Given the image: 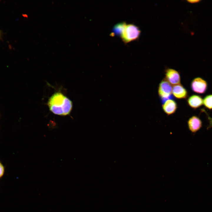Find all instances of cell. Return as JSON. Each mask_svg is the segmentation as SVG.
I'll use <instances>...</instances> for the list:
<instances>
[{
	"mask_svg": "<svg viewBox=\"0 0 212 212\" xmlns=\"http://www.w3.org/2000/svg\"><path fill=\"white\" fill-rule=\"evenodd\" d=\"M47 105L53 113L61 116L69 115L73 106L72 101L60 92L55 93L50 97Z\"/></svg>",
	"mask_w": 212,
	"mask_h": 212,
	"instance_id": "obj_1",
	"label": "cell"
},
{
	"mask_svg": "<svg viewBox=\"0 0 212 212\" xmlns=\"http://www.w3.org/2000/svg\"><path fill=\"white\" fill-rule=\"evenodd\" d=\"M140 32L136 26L132 24H127L120 37L124 43H127L137 39L139 37Z\"/></svg>",
	"mask_w": 212,
	"mask_h": 212,
	"instance_id": "obj_2",
	"label": "cell"
},
{
	"mask_svg": "<svg viewBox=\"0 0 212 212\" xmlns=\"http://www.w3.org/2000/svg\"><path fill=\"white\" fill-rule=\"evenodd\" d=\"M172 85L165 78L160 83L158 93L162 104L167 100L174 98L172 94Z\"/></svg>",
	"mask_w": 212,
	"mask_h": 212,
	"instance_id": "obj_3",
	"label": "cell"
},
{
	"mask_svg": "<svg viewBox=\"0 0 212 212\" xmlns=\"http://www.w3.org/2000/svg\"><path fill=\"white\" fill-rule=\"evenodd\" d=\"M191 87L193 92L199 94H203L206 92L208 84L205 80L201 77H198L194 78L192 81Z\"/></svg>",
	"mask_w": 212,
	"mask_h": 212,
	"instance_id": "obj_4",
	"label": "cell"
},
{
	"mask_svg": "<svg viewBox=\"0 0 212 212\" xmlns=\"http://www.w3.org/2000/svg\"><path fill=\"white\" fill-rule=\"evenodd\" d=\"M165 79L173 86L180 84V77L179 72L176 70L167 68L165 70Z\"/></svg>",
	"mask_w": 212,
	"mask_h": 212,
	"instance_id": "obj_5",
	"label": "cell"
},
{
	"mask_svg": "<svg viewBox=\"0 0 212 212\" xmlns=\"http://www.w3.org/2000/svg\"><path fill=\"white\" fill-rule=\"evenodd\" d=\"M187 125L189 130L193 133H195L202 128L203 123L198 116L193 115L190 117L187 121Z\"/></svg>",
	"mask_w": 212,
	"mask_h": 212,
	"instance_id": "obj_6",
	"label": "cell"
},
{
	"mask_svg": "<svg viewBox=\"0 0 212 212\" xmlns=\"http://www.w3.org/2000/svg\"><path fill=\"white\" fill-rule=\"evenodd\" d=\"M187 101L188 105L190 107L196 110L203 105V99L200 95H192L188 97Z\"/></svg>",
	"mask_w": 212,
	"mask_h": 212,
	"instance_id": "obj_7",
	"label": "cell"
},
{
	"mask_svg": "<svg viewBox=\"0 0 212 212\" xmlns=\"http://www.w3.org/2000/svg\"><path fill=\"white\" fill-rule=\"evenodd\" d=\"M172 94L178 99H186L188 97V93L187 90L181 84L173 86Z\"/></svg>",
	"mask_w": 212,
	"mask_h": 212,
	"instance_id": "obj_8",
	"label": "cell"
},
{
	"mask_svg": "<svg viewBox=\"0 0 212 212\" xmlns=\"http://www.w3.org/2000/svg\"><path fill=\"white\" fill-rule=\"evenodd\" d=\"M162 108L164 112L169 116L173 115L175 112L178 108V105L174 100L170 99L162 104Z\"/></svg>",
	"mask_w": 212,
	"mask_h": 212,
	"instance_id": "obj_9",
	"label": "cell"
},
{
	"mask_svg": "<svg viewBox=\"0 0 212 212\" xmlns=\"http://www.w3.org/2000/svg\"><path fill=\"white\" fill-rule=\"evenodd\" d=\"M126 24L127 23L125 22H120L116 24L113 27L110 35L120 37Z\"/></svg>",
	"mask_w": 212,
	"mask_h": 212,
	"instance_id": "obj_10",
	"label": "cell"
},
{
	"mask_svg": "<svg viewBox=\"0 0 212 212\" xmlns=\"http://www.w3.org/2000/svg\"><path fill=\"white\" fill-rule=\"evenodd\" d=\"M203 105L205 108L212 110V94L206 95L203 98Z\"/></svg>",
	"mask_w": 212,
	"mask_h": 212,
	"instance_id": "obj_11",
	"label": "cell"
},
{
	"mask_svg": "<svg viewBox=\"0 0 212 212\" xmlns=\"http://www.w3.org/2000/svg\"><path fill=\"white\" fill-rule=\"evenodd\" d=\"M201 110L205 113L207 117L209 123L207 127V129L208 130L212 127V117H211L209 116L208 113L204 109H202Z\"/></svg>",
	"mask_w": 212,
	"mask_h": 212,
	"instance_id": "obj_12",
	"label": "cell"
},
{
	"mask_svg": "<svg viewBox=\"0 0 212 212\" xmlns=\"http://www.w3.org/2000/svg\"><path fill=\"white\" fill-rule=\"evenodd\" d=\"M4 172V167L2 163L0 162V179L3 176Z\"/></svg>",
	"mask_w": 212,
	"mask_h": 212,
	"instance_id": "obj_13",
	"label": "cell"
},
{
	"mask_svg": "<svg viewBox=\"0 0 212 212\" xmlns=\"http://www.w3.org/2000/svg\"><path fill=\"white\" fill-rule=\"evenodd\" d=\"M188 1V2H189L193 3H196L198 2L199 1H200V0H194Z\"/></svg>",
	"mask_w": 212,
	"mask_h": 212,
	"instance_id": "obj_14",
	"label": "cell"
}]
</instances>
